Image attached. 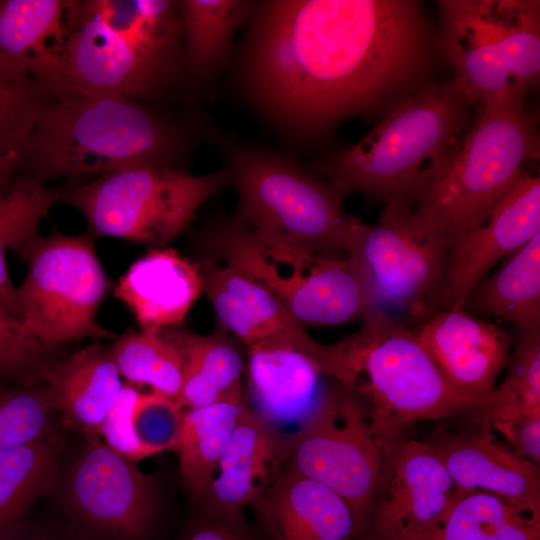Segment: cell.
<instances>
[{"label": "cell", "instance_id": "obj_1", "mask_svg": "<svg viewBox=\"0 0 540 540\" xmlns=\"http://www.w3.org/2000/svg\"><path fill=\"white\" fill-rule=\"evenodd\" d=\"M236 79L247 103L292 143L319 140L422 86L432 34L415 0H254Z\"/></svg>", "mask_w": 540, "mask_h": 540}, {"label": "cell", "instance_id": "obj_2", "mask_svg": "<svg viewBox=\"0 0 540 540\" xmlns=\"http://www.w3.org/2000/svg\"><path fill=\"white\" fill-rule=\"evenodd\" d=\"M219 130L204 117L183 120L118 95L53 100L41 113L19 160L30 177L103 175L139 164L184 170L181 162L199 140Z\"/></svg>", "mask_w": 540, "mask_h": 540}, {"label": "cell", "instance_id": "obj_3", "mask_svg": "<svg viewBox=\"0 0 540 540\" xmlns=\"http://www.w3.org/2000/svg\"><path fill=\"white\" fill-rule=\"evenodd\" d=\"M177 1H69L60 100L157 101L185 72Z\"/></svg>", "mask_w": 540, "mask_h": 540}, {"label": "cell", "instance_id": "obj_4", "mask_svg": "<svg viewBox=\"0 0 540 540\" xmlns=\"http://www.w3.org/2000/svg\"><path fill=\"white\" fill-rule=\"evenodd\" d=\"M539 152L536 124L523 104L481 106L411 199L409 227L449 251L489 218Z\"/></svg>", "mask_w": 540, "mask_h": 540}, {"label": "cell", "instance_id": "obj_5", "mask_svg": "<svg viewBox=\"0 0 540 540\" xmlns=\"http://www.w3.org/2000/svg\"><path fill=\"white\" fill-rule=\"evenodd\" d=\"M470 103L454 79L422 86L392 104L357 143L313 169L344 196L358 192L408 208L466 132Z\"/></svg>", "mask_w": 540, "mask_h": 540}, {"label": "cell", "instance_id": "obj_6", "mask_svg": "<svg viewBox=\"0 0 540 540\" xmlns=\"http://www.w3.org/2000/svg\"><path fill=\"white\" fill-rule=\"evenodd\" d=\"M218 148L238 194V217L262 238L319 256H347L352 216L344 195L291 157L218 131Z\"/></svg>", "mask_w": 540, "mask_h": 540}, {"label": "cell", "instance_id": "obj_7", "mask_svg": "<svg viewBox=\"0 0 540 540\" xmlns=\"http://www.w3.org/2000/svg\"><path fill=\"white\" fill-rule=\"evenodd\" d=\"M333 379L363 399L374 430L387 443L401 440L415 421L479 410L445 382L414 331L378 312L336 342Z\"/></svg>", "mask_w": 540, "mask_h": 540}, {"label": "cell", "instance_id": "obj_8", "mask_svg": "<svg viewBox=\"0 0 540 540\" xmlns=\"http://www.w3.org/2000/svg\"><path fill=\"white\" fill-rule=\"evenodd\" d=\"M439 44L481 106L523 104L540 76L538 0H440Z\"/></svg>", "mask_w": 540, "mask_h": 540}, {"label": "cell", "instance_id": "obj_9", "mask_svg": "<svg viewBox=\"0 0 540 540\" xmlns=\"http://www.w3.org/2000/svg\"><path fill=\"white\" fill-rule=\"evenodd\" d=\"M199 240L209 257L259 282L302 326L365 320L372 312L367 284L348 257L319 256L266 240L238 217L212 226Z\"/></svg>", "mask_w": 540, "mask_h": 540}, {"label": "cell", "instance_id": "obj_10", "mask_svg": "<svg viewBox=\"0 0 540 540\" xmlns=\"http://www.w3.org/2000/svg\"><path fill=\"white\" fill-rule=\"evenodd\" d=\"M228 184L224 167L193 175L139 164L62 190L61 202L77 209L98 236L160 246L187 229L200 205Z\"/></svg>", "mask_w": 540, "mask_h": 540}, {"label": "cell", "instance_id": "obj_11", "mask_svg": "<svg viewBox=\"0 0 540 540\" xmlns=\"http://www.w3.org/2000/svg\"><path fill=\"white\" fill-rule=\"evenodd\" d=\"M388 444L374 430L363 399L330 378L316 408L290 434L284 467L339 495L362 536L382 482Z\"/></svg>", "mask_w": 540, "mask_h": 540}, {"label": "cell", "instance_id": "obj_12", "mask_svg": "<svg viewBox=\"0 0 540 540\" xmlns=\"http://www.w3.org/2000/svg\"><path fill=\"white\" fill-rule=\"evenodd\" d=\"M22 260L28 271L16 288L20 321L47 353L81 338L116 339L96 319L110 282L90 235L40 234Z\"/></svg>", "mask_w": 540, "mask_h": 540}, {"label": "cell", "instance_id": "obj_13", "mask_svg": "<svg viewBox=\"0 0 540 540\" xmlns=\"http://www.w3.org/2000/svg\"><path fill=\"white\" fill-rule=\"evenodd\" d=\"M406 211L385 206L376 225L352 216L347 257L367 284L372 313L407 326L438 311L449 251L411 230Z\"/></svg>", "mask_w": 540, "mask_h": 540}, {"label": "cell", "instance_id": "obj_14", "mask_svg": "<svg viewBox=\"0 0 540 540\" xmlns=\"http://www.w3.org/2000/svg\"><path fill=\"white\" fill-rule=\"evenodd\" d=\"M158 497L152 475L111 450L99 435H84L64 481L68 524L82 540H146Z\"/></svg>", "mask_w": 540, "mask_h": 540}, {"label": "cell", "instance_id": "obj_15", "mask_svg": "<svg viewBox=\"0 0 540 540\" xmlns=\"http://www.w3.org/2000/svg\"><path fill=\"white\" fill-rule=\"evenodd\" d=\"M457 492L426 442L401 439L386 448L384 473L365 540H437Z\"/></svg>", "mask_w": 540, "mask_h": 540}, {"label": "cell", "instance_id": "obj_16", "mask_svg": "<svg viewBox=\"0 0 540 540\" xmlns=\"http://www.w3.org/2000/svg\"><path fill=\"white\" fill-rule=\"evenodd\" d=\"M414 332L445 382L482 409L507 367L512 335L462 308L438 310Z\"/></svg>", "mask_w": 540, "mask_h": 540}, {"label": "cell", "instance_id": "obj_17", "mask_svg": "<svg viewBox=\"0 0 540 540\" xmlns=\"http://www.w3.org/2000/svg\"><path fill=\"white\" fill-rule=\"evenodd\" d=\"M540 232V177L528 170L489 218L448 252L438 310L460 309L502 258Z\"/></svg>", "mask_w": 540, "mask_h": 540}, {"label": "cell", "instance_id": "obj_18", "mask_svg": "<svg viewBox=\"0 0 540 540\" xmlns=\"http://www.w3.org/2000/svg\"><path fill=\"white\" fill-rule=\"evenodd\" d=\"M481 421V428L471 431L434 430L426 443L457 488L494 494L520 512L540 517L539 466L503 447Z\"/></svg>", "mask_w": 540, "mask_h": 540}, {"label": "cell", "instance_id": "obj_19", "mask_svg": "<svg viewBox=\"0 0 540 540\" xmlns=\"http://www.w3.org/2000/svg\"><path fill=\"white\" fill-rule=\"evenodd\" d=\"M199 264L203 292L212 303L223 328L244 345L278 339L311 355L324 372L330 344L311 338L278 299L243 271L207 257Z\"/></svg>", "mask_w": 540, "mask_h": 540}, {"label": "cell", "instance_id": "obj_20", "mask_svg": "<svg viewBox=\"0 0 540 540\" xmlns=\"http://www.w3.org/2000/svg\"><path fill=\"white\" fill-rule=\"evenodd\" d=\"M245 347L250 408L278 431L297 429L322 399L330 377L311 355L289 342L272 339Z\"/></svg>", "mask_w": 540, "mask_h": 540}, {"label": "cell", "instance_id": "obj_21", "mask_svg": "<svg viewBox=\"0 0 540 540\" xmlns=\"http://www.w3.org/2000/svg\"><path fill=\"white\" fill-rule=\"evenodd\" d=\"M290 434L278 431L246 405L199 508L240 511L256 502L284 468Z\"/></svg>", "mask_w": 540, "mask_h": 540}, {"label": "cell", "instance_id": "obj_22", "mask_svg": "<svg viewBox=\"0 0 540 540\" xmlns=\"http://www.w3.org/2000/svg\"><path fill=\"white\" fill-rule=\"evenodd\" d=\"M270 540H352L353 514L326 486L283 468L253 504Z\"/></svg>", "mask_w": 540, "mask_h": 540}, {"label": "cell", "instance_id": "obj_23", "mask_svg": "<svg viewBox=\"0 0 540 540\" xmlns=\"http://www.w3.org/2000/svg\"><path fill=\"white\" fill-rule=\"evenodd\" d=\"M69 1L0 0V65L27 76L56 99Z\"/></svg>", "mask_w": 540, "mask_h": 540}, {"label": "cell", "instance_id": "obj_24", "mask_svg": "<svg viewBox=\"0 0 540 540\" xmlns=\"http://www.w3.org/2000/svg\"><path fill=\"white\" fill-rule=\"evenodd\" d=\"M203 292L199 264L172 248L151 249L120 277L114 295L141 330L173 328Z\"/></svg>", "mask_w": 540, "mask_h": 540}, {"label": "cell", "instance_id": "obj_25", "mask_svg": "<svg viewBox=\"0 0 540 540\" xmlns=\"http://www.w3.org/2000/svg\"><path fill=\"white\" fill-rule=\"evenodd\" d=\"M40 378L66 428L100 436L102 421L123 385L109 348L95 343L62 361L49 359Z\"/></svg>", "mask_w": 540, "mask_h": 540}, {"label": "cell", "instance_id": "obj_26", "mask_svg": "<svg viewBox=\"0 0 540 540\" xmlns=\"http://www.w3.org/2000/svg\"><path fill=\"white\" fill-rule=\"evenodd\" d=\"M253 0L177 1L185 72L198 84L213 80L231 61L233 39Z\"/></svg>", "mask_w": 540, "mask_h": 540}, {"label": "cell", "instance_id": "obj_27", "mask_svg": "<svg viewBox=\"0 0 540 540\" xmlns=\"http://www.w3.org/2000/svg\"><path fill=\"white\" fill-rule=\"evenodd\" d=\"M176 333L184 361L178 405L190 409L245 402L241 383L244 359L237 343L222 330L209 335Z\"/></svg>", "mask_w": 540, "mask_h": 540}, {"label": "cell", "instance_id": "obj_28", "mask_svg": "<svg viewBox=\"0 0 540 540\" xmlns=\"http://www.w3.org/2000/svg\"><path fill=\"white\" fill-rule=\"evenodd\" d=\"M462 309L512 323L514 328L540 326V232L493 275L480 280Z\"/></svg>", "mask_w": 540, "mask_h": 540}, {"label": "cell", "instance_id": "obj_29", "mask_svg": "<svg viewBox=\"0 0 540 540\" xmlns=\"http://www.w3.org/2000/svg\"><path fill=\"white\" fill-rule=\"evenodd\" d=\"M246 403L222 402L183 411L176 447L180 482L190 499L200 505Z\"/></svg>", "mask_w": 540, "mask_h": 540}, {"label": "cell", "instance_id": "obj_30", "mask_svg": "<svg viewBox=\"0 0 540 540\" xmlns=\"http://www.w3.org/2000/svg\"><path fill=\"white\" fill-rule=\"evenodd\" d=\"M61 450L55 433L0 454V534L57 486Z\"/></svg>", "mask_w": 540, "mask_h": 540}, {"label": "cell", "instance_id": "obj_31", "mask_svg": "<svg viewBox=\"0 0 540 540\" xmlns=\"http://www.w3.org/2000/svg\"><path fill=\"white\" fill-rule=\"evenodd\" d=\"M62 190L46 186L30 176L14 181L0 195V303L18 320L20 308L6 264L7 250L20 258L40 235L39 224L50 209L61 202Z\"/></svg>", "mask_w": 540, "mask_h": 540}, {"label": "cell", "instance_id": "obj_32", "mask_svg": "<svg viewBox=\"0 0 540 540\" xmlns=\"http://www.w3.org/2000/svg\"><path fill=\"white\" fill-rule=\"evenodd\" d=\"M120 376L129 384L149 385L175 401L183 384L184 361L173 328L128 332L109 348Z\"/></svg>", "mask_w": 540, "mask_h": 540}, {"label": "cell", "instance_id": "obj_33", "mask_svg": "<svg viewBox=\"0 0 540 540\" xmlns=\"http://www.w3.org/2000/svg\"><path fill=\"white\" fill-rule=\"evenodd\" d=\"M504 381L477 411L490 426L527 413H540V326L514 328Z\"/></svg>", "mask_w": 540, "mask_h": 540}, {"label": "cell", "instance_id": "obj_34", "mask_svg": "<svg viewBox=\"0 0 540 540\" xmlns=\"http://www.w3.org/2000/svg\"><path fill=\"white\" fill-rule=\"evenodd\" d=\"M56 411L41 381L0 384V454L55 434Z\"/></svg>", "mask_w": 540, "mask_h": 540}, {"label": "cell", "instance_id": "obj_35", "mask_svg": "<svg viewBox=\"0 0 540 540\" xmlns=\"http://www.w3.org/2000/svg\"><path fill=\"white\" fill-rule=\"evenodd\" d=\"M49 91L34 79L0 65V157L19 161L41 113L51 103Z\"/></svg>", "mask_w": 540, "mask_h": 540}, {"label": "cell", "instance_id": "obj_36", "mask_svg": "<svg viewBox=\"0 0 540 540\" xmlns=\"http://www.w3.org/2000/svg\"><path fill=\"white\" fill-rule=\"evenodd\" d=\"M518 513L522 512L494 494L457 488L437 540H489Z\"/></svg>", "mask_w": 540, "mask_h": 540}, {"label": "cell", "instance_id": "obj_37", "mask_svg": "<svg viewBox=\"0 0 540 540\" xmlns=\"http://www.w3.org/2000/svg\"><path fill=\"white\" fill-rule=\"evenodd\" d=\"M48 354L0 303V384L42 381L40 374Z\"/></svg>", "mask_w": 540, "mask_h": 540}, {"label": "cell", "instance_id": "obj_38", "mask_svg": "<svg viewBox=\"0 0 540 540\" xmlns=\"http://www.w3.org/2000/svg\"><path fill=\"white\" fill-rule=\"evenodd\" d=\"M182 408L161 393H140L133 411V426L139 441L156 454L176 450Z\"/></svg>", "mask_w": 540, "mask_h": 540}, {"label": "cell", "instance_id": "obj_39", "mask_svg": "<svg viewBox=\"0 0 540 540\" xmlns=\"http://www.w3.org/2000/svg\"><path fill=\"white\" fill-rule=\"evenodd\" d=\"M140 393L132 384H123L100 427L105 444L134 462L156 454L139 441L134 430L133 411Z\"/></svg>", "mask_w": 540, "mask_h": 540}, {"label": "cell", "instance_id": "obj_40", "mask_svg": "<svg viewBox=\"0 0 540 540\" xmlns=\"http://www.w3.org/2000/svg\"><path fill=\"white\" fill-rule=\"evenodd\" d=\"M176 540H258L241 511L215 513L198 507Z\"/></svg>", "mask_w": 540, "mask_h": 540}, {"label": "cell", "instance_id": "obj_41", "mask_svg": "<svg viewBox=\"0 0 540 540\" xmlns=\"http://www.w3.org/2000/svg\"><path fill=\"white\" fill-rule=\"evenodd\" d=\"M501 432L513 451L535 465H540V413L514 416L491 426Z\"/></svg>", "mask_w": 540, "mask_h": 540}, {"label": "cell", "instance_id": "obj_42", "mask_svg": "<svg viewBox=\"0 0 540 540\" xmlns=\"http://www.w3.org/2000/svg\"><path fill=\"white\" fill-rule=\"evenodd\" d=\"M0 540H82L66 523L24 518L0 534Z\"/></svg>", "mask_w": 540, "mask_h": 540}, {"label": "cell", "instance_id": "obj_43", "mask_svg": "<svg viewBox=\"0 0 540 540\" xmlns=\"http://www.w3.org/2000/svg\"><path fill=\"white\" fill-rule=\"evenodd\" d=\"M518 513L500 526L489 540H540V517Z\"/></svg>", "mask_w": 540, "mask_h": 540}, {"label": "cell", "instance_id": "obj_44", "mask_svg": "<svg viewBox=\"0 0 540 540\" xmlns=\"http://www.w3.org/2000/svg\"><path fill=\"white\" fill-rule=\"evenodd\" d=\"M13 164L12 160L0 157V189L7 185Z\"/></svg>", "mask_w": 540, "mask_h": 540}]
</instances>
